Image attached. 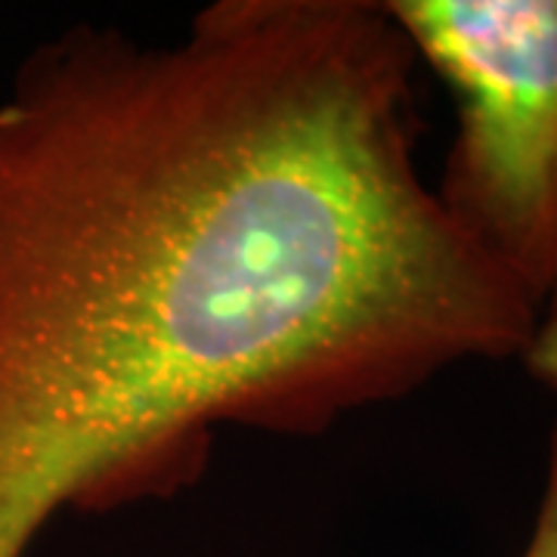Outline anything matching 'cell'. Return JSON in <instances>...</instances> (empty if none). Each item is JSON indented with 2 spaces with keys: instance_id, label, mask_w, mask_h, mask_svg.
<instances>
[{
  "instance_id": "6da1fadb",
  "label": "cell",
  "mask_w": 557,
  "mask_h": 557,
  "mask_svg": "<svg viewBox=\"0 0 557 557\" xmlns=\"http://www.w3.org/2000/svg\"><path fill=\"white\" fill-rule=\"evenodd\" d=\"M384 3L220 0L171 44L81 25L0 100V557L199 478L223 424L322 434L539 307L416 161Z\"/></svg>"
},
{
  "instance_id": "7a4b0ae2",
  "label": "cell",
  "mask_w": 557,
  "mask_h": 557,
  "mask_svg": "<svg viewBox=\"0 0 557 557\" xmlns=\"http://www.w3.org/2000/svg\"><path fill=\"white\" fill-rule=\"evenodd\" d=\"M384 7L456 106L443 211L542 310L557 285V0Z\"/></svg>"
},
{
  "instance_id": "3957f363",
  "label": "cell",
  "mask_w": 557,
  "mask_h": 557,
  "mask_svg": "<svg viewBox=\"0 0 557 557\" xmlns=\"http://www.w3.org/2000/svg\"><path fill=\"white\" fill-rule=\"evenodd\" d=\"M520 359L527 372L557 399V285L542 304Z\"/></svg>"
},
{
  "instance_id": "277c9868",
  "label": "cell",
  "mask_w": 557,
  "mask_h": 557,
  "mask_svg": "<svg viewBox=\"0 0 557 557\" xmlns=\"http://www.w3.org/2000/svg\"><path fill=\"white\" fill-rule=\"evenodd\" d=\"M523 557H557V428L548 449V471H545V490L539 502L533 536L527 542Z\"/></svg>"
}]
</instances>
